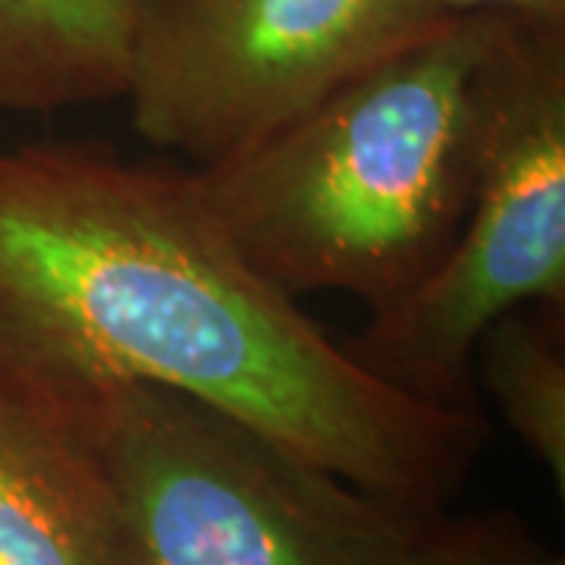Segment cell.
Returning <instances> with one entry per match:
<instances>
[{
  "label": "cell",
  "mask_w": 565,
  "mask_h": 565,
  "mask_svg": "<svg viewBox=\"0 0 565 565\" xmlns=\"http://www.w3.org/2000/svg\"><path fill=\"white\" fill-rule=\"evenodd\" d=\"M0 305L422 515L452 509L490 444L484 415L364 371L245 258L189 167L76 141L3 148Z\"/></svg>",
  "instance_id": "cell-1"
},
{
  "label": "cell",
  "mask_w": 565,
  "mask_h": 565,
  "mask_svg": "<svg viewBox=\"0 0 565 565\" xmlns=\"http://www.w3.org/2000/svg\"><path fill=\"white\" fill-rule=\"evenodd\" d=\"M503 13H465L233 161L192 170L248 262L292 299L367 315L444 262L481 173Z\"/></svg>",
  "instance_id": "cell-2"
},
{
  "label": "cell",
  "mask_w": 565,
  "mask_h": 565,
  "mask_svg": "<svg viewBox=\"0 0 565 565\" xmlns=\"http://www.w3.org/2000/svg\"><path fill=\"white\" fill-rule=\"evenodd\" d=\"M92 364L122 565L408 563L430 515L195 396Z\"/></svg>",
  "instance_id": "cell-3"
},
{
  "label": "cell",
  "mask_w": 565,
  "mask_h": 565,
  "mask_svg": "<svg viewBox=\"0 0 565 565\" xmlns=\"http://www.w3.org/2000/svg\"><path fill=\"white\" fill-rule=\"evenodd\" d=\"M519 305L565 308V22L503 13L462 230L422 286L340 343L386 386L481 415L475 345Z\"/></svg>",
  "instance_id": "cell-4"
},
{
  "label": "cell",
  "mask_w": 565,
  "mask_h": 565,
  "mask_svg": "<svg viewBox=\"0 0 565 565\" xmlns=\"http://www.w3.org/2000/svg\"><path fill=\"white\" fill-rule=\"evenodd\" d=\"M449 20L437 0H132L122 102L148 145L207 170Z\"/></svg>",
  "instance_id": "cell-5"
},
{
  "label": "cell",
  "mask_w": 565,
  "mask_h": 565,
  "mask_svg": "<svg viewBox=\"0 0 565 565\" xmlns=\"http://www.w3.org/2000/svg\"><path fill=\"white\" fill-rule=\"evenodd\" d=\"M0 565H122L95 364L0 305Z\"/></svg>",
  "instance_id": "cell-6"
},
{
  "label": "cell",
  "mask_w": 565,
  "mask_h": 565,
  "mask_svg": "<svg viewBox=\"0 0 565 565\" xmlns=\"http://www.w3.org/2000/svg\"><path fill=\"white\" fill-rule=\"evenodd\" d=\"M132 0H0V110L57 114L126 88Z\"/></svg>",
  "instance_id": "cell-7"
},
{
  "label": "cell",
  "mask_w": 565,
  "mask_h": 565,
  "mask_svg": "<svg viewBox=\"0 0 565 565\" xmlns=\"http://www.w3.org/2000/svg\"><path fill=\"white\" fill-rule=\"evenodd\" d=\"M475 384L565 493V308L519 305L475 345Z\"/></svg>",
  "instance_id": "cell-8"
},
{
  "label": "cell",
  "mask_w": 565,
  "mask_h": 565,
  "mask_svg": "<svg viewBox=\"0 0 565 565\" xmlns=\"http://www.w3.org/2000/svg\"><path fill=\"white\" fill-rule=\"evenodd\" d=\"M405 565H565L544 537L512 509L430 515Z\"/></svg>",
  "instance_id": "cell-9"
},
{
  "label": "cell",
  "mask_w": 565,
  "mask_h": 565,
  "mask_svg": "<svg viewBox=\"0 0 565 565\" xmlns=\"http://www.w3.org/2000/svg\"><path fill=\"white\" fill-rule=\"evenodd\" d=\"M446 13H505L527 22H565V0H437Z\"/></svg>",
  "instance_id": "cell-10"
}]
</instances>
